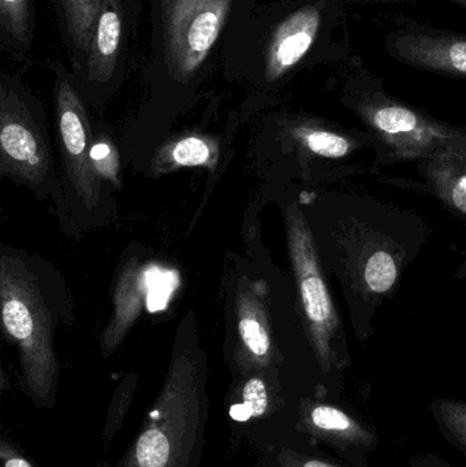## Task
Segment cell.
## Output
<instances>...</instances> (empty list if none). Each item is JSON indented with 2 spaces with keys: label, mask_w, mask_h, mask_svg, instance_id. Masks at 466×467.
Returning <instances> with one entry per match:
<instances>
[{
  "label": "cell",
  "mask_w": 466,
  "mask_h": 467,
  "mask_svg": "<svg viewBox=\"0 0 466 467\" xmlns=\"http://www.w3.org/2000/svg\"><path fill=\"white\" fill-rule=\"evenodd\" d=\"M432 410L445 435L466 454V402L437 400Z\"/></svg>",
  "instance_id": "cell-21"
},
{
  "label": "cell",
  "mask_w": 466,
  "mask_h": 467,
  "mask_svg": "<svg viewBox=\"0 0 466 467\" xmlns=\"http://www.w3.org/2000/svg\"><path fill=\"white\" fill-rule=\"evenodd\" d=\"M120 0H103L98 25L88 52V76L92 81L106 82L114 74L122 40Z\"/></svg>",
  "instance_id": "cell-14"
},
{
  "label": "cell",
  "mask_w": 466,
  "mask_h": 467,
  "mask_svg": "<svg viewBox=\"0 0 466 467\" xmlns=\"http://www.w3.org/2000/svg\"><path fill=\"white\" fill-rule=\"evenodd\" d=\"M92 161L96 172L100 178L111 180L117 183L119 181V159H118L117 150L112 147L111 142L101 141L98 144H93Z\"/></svg>",
  "instance_id": "cell-23"
},
{
  "label": "cell",
  "mask_w": 466,
  "mask_h": 467,
  "mask_svg": "<svg viewBox=\"0 0 466 467\" xmlns=\"http://www.w3.org/2000/svg\"><path fill=\"white\" fill-rule=\"evenodd\" d=\"M178 283L177 272L153 263L130 260L115 282L112 313L100 337V353L112 356L144 310L155 309L153 298L167 302Z\"/></svg>",
  "instance_id": "cell-6"
},
{
  "label": "cell",
  "mask_w": 466,
  "mask_h": 467,
  "mask_svg": "<svg viewBox=\"0 0 466 467\" xmlns=\"http://www.w3.org/2000/svg\"><path fill=\"white\" fill-rule=\"evenodd\" d=\"M292 136L305 150L320 158L341 159L355 150L352 140L316 125L295 126Z\"/></svg>",
  "instance_id": "cell-18"
},
{
  "label": "cell",
  "mask_w": 466,
  "mask_h": 467,
  "mask_svg": "<svg viewBox=\"0 0 466 467\" xmlns=\"http://www.w3.org/2000/svg\"><path fill=\"white\" fill-rule=\"evenodd\" d=\"M278 391L275 369L241 373L229 391L227 414L237 422L267 419L275 410Z\"/></svg>",
  "instance_id": "cell-13"
},
{
  "label": "cell",
  "mask_w": 466,
  "mask_h": 467,
  "mask_svg": "<svg viewBox=\"0 0 466 467\" xmlns=\"http://www.w3.org/2000/svg\"><path fill=\"white\" fill-rule=\"evenodd\" d=\"M210 417L208 356L193 312L181 321L166 378L136 438L98 467H200Z\"/></svg>",
  "instance_id": "cell-1"
},
{
  "label": "cell",
  "mask_w": 466,
  "mask_h": 467,
  "mask_svg": "<svg viewBox=\"0 0 466 467\" xmlns=\"http://www.w3.org/2000/svg\"><path fill=\"white\" fill-rule=\"evenodd\" d=\"M57 126L66 174L74 193L88 211L100 200V175L92 161V131L81 99L67 79L57 89Z\"/></svg>",
  "instance_id": "cell-7"
},
{
  "label": "cell",
  "mask_w": 466,
  "mask_h": 467,
  "mask_svg": "<svg viewBox=\"0 0 466 467\" xmlns=\"http://www.w3.org/2000/svg\"><path fill=\"white\" fill-rule=\"evenodd\" d=\"M399 279V266L390 253L380 250L367 261L364 280L375 294H386L394 287Z\"/></svg>",
  "instance_id": "cell-22"
},
{
  "label": "cell",
  "mask_w": 466,
  "mask_h": 467,
  "mask_svg": "<svg viewBox=\"0 0 466 467\" xmlns=\"http://www.w3.org/2000/svg\"><path fill=\"white\" fill-rule=\"evenodd\" d=\"M0 462L2 467H40L7 435L0 438Z\"/></svg>",
  "instance_id": "cell-24"
},
{
  "label": "cell",
  "mask_w": 466,
  "mask_h": 467,
  "mask_svg": "<svg viewBox=\"0 0 466 467\" xmlns=\"http://www.w3.org/2000/svg\"><path fill=\"white\" fill-rule=\"evenodd\" d=\"M0 169L3 175L38 186L49 172V150L40 126L16 88L0 87Z\"/></svg>",
  "instance_id": "cell-5"
},
{
  "label": "cell",
  "mask_w": 466,
  "mask_h": 467,
  "mask_svg": "<svg viewBox=\"0 0 466 467\" xmlns=\"http://www.w3.org/2000/svg\"><path fill=\"white\" fill-rule=\"evenodd\" d=\"M276 458L279 467H345L327 458L314 457L289 449L282 450Z\"/></svg>",
  "instance_id": "cell-25"
},
{
  "label": "cell",
  "mask_w": 466,
  "mask_h": 467,
  "mask_svg": "<svg viewBox=\"0 0 466 467\" xmlns=\"http://www.w3.org/2000/svg\"><path fill=\"white\" fill-rule=\"evenodd\" d=\"M0 24L16 48L22 52L29 49L32 43L30 0H0Z\"/></svg>",
  "instance_id": "cell-19"
},
{
  "label": "cell",
  "mask_w": 466,
  "mask_h": 467,
  "mask_svg": "<svg viewBox=\"0 0 466 467\" xmlns=\"http://www.w3.org/2000/svg\"><path fill=\"white\" fill-rule=\"evenodd\" d=\"M103 0H51L71 59L88 57Z\"/></svg>",
  "instance_id": "cell-15"
},
{
  "label": "cell",
  "mask_w": 466,
  "mask_h": 467,
  "mask_svg": "<svg viewBox=\"0 0 466 467\" xmlns=\"http://www.w3.org/2000/svg\"><path fill=\"white\" fill-rule=\"evenodd\" d=\"M265 285L243 277L235 291L234 364L238 375L275 369V348L268 317Z\"/></svg>",
  "instance_id": "cell-9"
},
{
  "label": "cell",
  "mask_w": 466,
  "mask_h": 467,
  "mask_svg": "<svg viewBox=\"0 0 466 467\" xmlns=\"http://www.w3.org/2000/svg\"><path fill=\"white\" fill-rule=\"evenodd\" d=\"M298 430L344 454H368L377 447L374 431L356 417L328 403L303 400Z\"/></svg>",
  "instance_id": "cell-10"
},
{
  "label": "cell",
  "mask_w": 466,
  "mask_h": 467,
  "mask_svg": "<svg viewBox=\"0 0 466 467\" xmlns=\"http://www.w3.org/2000/svg\"><path fill=\"white\" fill-rule=\"evenodd\" d=\"M219 158V145L216 140L207 136H186L164 145L152 164L155 174L189 169V167H208L215 169Z\"/></svg>",
  "instance_id": "cell-17"
},
{
  "label": "cell",
  "mask_w": 466,
  "mask_h": 467,
  "mask_svg": "<svg viewBox=\"0 0 466 467\" xmlns=\"http://www.w3.org/2000/svg\"><path fill=\"white\" fill-rule=\"evenodd\" d=\"M233 0H163V38L172 76L191 78L221 36Z\"/></svg>",
  "instance_id": "cell-4"
},
{
  "label": "cell",
  "mask_w": 466,
  "mask_h": 467,
  "mask_svg": "<svg viewBox=\"0 0 466 467\" xmlns=\"http://www.w3.org/2000/svg\"><path fill=\"white\" fill-rule=\"evenodd\" d=\"M286 232L309 339L320 368L328 372L336 365L333 339L338 329V316L320 268L314 236L295 204L287 207Z\"/></svg>",
  "instance_id": "cell-3"
},
{
  "label": "cell",
  "mask_w": 466,
  "mask_h": 467,
  "mask_svg": "<svg viewBox=\"0 0 466 467\" xmlns=\"http://www.w3.org/2000/svg\"><path fill=\"white\" fill-rule=\"evenodd\" d=\"M137 386H139V375L136 372L129 373L118 384L114 394H112L109 411H107L106 420H104V427L101 430V441H103L106 449H109V444L114 441L115 435L122 428L123 422L128 417L129 410L133 405Z\"/></svg>",
  "instance_id": "cell-20"
},
{
  "label": "cell",
  "mask_w": 466,
  "mask_h": 467,
  "mask_svg": "<svg viewBox=\"0 0 466 467\" xmlns=\"http://www.w3.org/2000/svg\"><path fill=\"white\" fill-rule=\"evenodd\" d=\"M0 307L5 334L18 351L22 383L38 409L57 403L59 361L48 302L35 275L18 255H0Z\"/></svg>",
  "instance_id": "cell-2"
},
{
  "label": "cell",
  "mask_w": 466,
  "mask_h": 467,
  "mask_svg": "<svg viewBox=\"0 0 466 467\" xmlns=\"http://www.w3.org/2000/svg\"><path fill=\"white\" fill-rule=\"evenodd\" d=\"M322 25L317 5H305L290 14L274 30L265 57V77L276 81L303 60L314 46Z\"/></svg>",
  "instance_id": "cell-12"
},
{
  "label": "cell",
  "mask_w": 466,
  "mask_h": 467,
  "mask_svg": "<svg viewBox=\"0 0 466 467\" xmlns=\"http://www.w3.org/2000/svg\"><path fill=\"white\" fill-rule=\"evenodd\" d=\"M360 114L399 158L431 155L456 137L453 129L388 99L367 101Z\"/></svg>",
  "instance_id": "cell-8"
},
{
  "label": "cell",
  "mask_w": 466,
  "mask_h": 467,
  "mask_svg": "<svg viewBox=\"0 0 466 467\" xmlns=\"http://www.w3.org/2000/svg\"><path fill=\"white\" fill-rule=\"evenodd\" d=\"M432 182L443 200L466 215V142L456 137L434 153Z\"/></svg>",
  "instance_id": "cell-16"
},
{
  "label": "cell",
  "mask_w": 466,
  "mask_h": 467,
  "mask_svg": "<svg viewBox=\"0 0 466 467\" xmlns=\"http://www.w3.org/2000/svg\"><path fill=\"white\" fill-rule=\"evenodd\" d=\"M388 48L394 57L415 67L466 77V36L399 32L388 37Z\"/></svg>",
  "instance_id": "cell-11"
},
{
  "label": "cell",
  "mask_w": 466,
  "mask_h": 467,
  "mask_svg": "<svg viewBox=\"0 0 466 467\" xmlns=\"http://www.w3.org/2000/svg\"><path fill=\"white\" fill-rule=\"evenodd\" d=\"M451 2L459 3V5H464V7H466V0H451Z\"/></svg>",
  "instance_id": "cell-26"
}]
</instances>
